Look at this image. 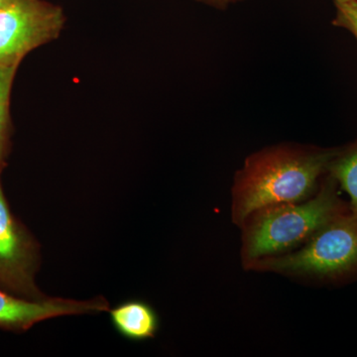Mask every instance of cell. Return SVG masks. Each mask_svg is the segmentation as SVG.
Here are the masks:
<instances>
[{"label": "cell", "mask_w": 357, "mask_h": 357, "mask_svg": "<svg viewBox=\"0 0 357 357\" xmlns=\"http://www.w3.org/2000/svg\"><path fill=\"white\" fill-rule=\"evenodd\" d=\"M337 150L280 144L250 155L232 185V222L241 227L259 208L309 199L318 191Z\"/></svg>", "instance_id": "1"}, {"label": "cell", "mask_w": 357, "mask_h": 357, "mask_svg": "<svg viewBox=\"0 0 357 357\" xmlns=\"http://www.w3.org/2000/svg\"><path fill=\"white\" fill-rule=\"evenodd\" d=\"M342 211L337 182L328 174L318 191L295 203L265 206L251 213L241 225V260L252 263L299 248Z\"/></svg>", "instance_id": "2"}, {"label": "cell", "mask_w": 357, "mask_h": 357, "mask_svg": "<svg viewBox=\"0 0 357 357\" xmlns=\"http://www.w3.org/2000/svg\"><path fill=\"white\" fill-rule=\"evenodd\" d=\"M357 268V218L342 213L299 248L258 260L248 268L298 278H328Z\"/></svg>", "instance_id": "3"}, {"label": "cell", "mask_w": 357, "mask_h": 357, "mask_svg": "<svg viewBox=\"0 0 357 357\" xmlns=\"http://www.w3.org/2000/svg\"><path fill=\"white\" fill-rule=\"evenodd\" d=\"M65 22L60 6L11 0L0 8V67H18L28 53L57 39Z\"/></svg>", "instance_id": "4"}, {"label": "cell", "mask_w": 357, "mask_h": 357, "mask_svg": "<svg viewBox=\"0 0 357 357\" xmlns=\"http://www.w3.org/2000/svg\"><path fill=\"white\" fill-rule=\"evenodd\" d=\"M37 264L36 243L14 218L0 182V288L30 299L43 298L35 285Z\"/></svg>", "instance_id": "5"}, {"label": "cell", "mask_w": 357, "mask_h": 357, "mask_svg": "<svg viewBox=\"0 0 357 357\" xmlns=\"http://www.w3.org/2000/svg\"><path fill=\"white\" fill-rule=\"evenodd\" d=\"M107 310L109 303L103 297L89 301L44 297L30 299L0 288V328L6 330L27 331L45 319Z\"/></svg>", "instance_id": "6"}, {"label": "cell", "mask_w": 357, "mask_h": 357, "mask_svg": "<svg viewBox=\"0 0 357 357\" xmlns=\"http://www.w3.org/2000/svg\"><path fill=\"white\" fill-rule=\"evenodd\" d=\"M109 317L116 332L133 342L153 338L159 331L158 314L144 301H126L110 310Z\"/></svg>", "instance_id": "7"}, {"label": "cell", "mask_w": 357, "mask_h": 357, "mask_svg": "<svg viewBox=\"0 0 357 357\" xmlns=\"http://www.w3.org/2000/svg\"><path fill=\"white\" fill-rule=\"evenodd\" d=\"M328 174L351 199V213L357 218V140L338 149L328 166Z\"/></svg>", "instance_id": "8"}, {"label": "cell", "mask_w": 357, "mask_h": 357, "mask_svg": "<svg viewBox=\"0 0 357 357\" xmlns=\"http://www.w3.org/2000/svg\"><path fill=\"white\" fill-rule=\"evenodd\" d=\"M18 67H0V166L6 155L9 130V102Z\"/></svg>", "instance_id": "9"}, {"label": "cell", "mask_w": 357, "mask_h": 357, "mask_svg": "<svg viewBox=\"0 0 357 357\" xmlns=\"http://www.w3.org/2000/svg\"><path fill=\"white\" fill-rule=\"evenodd\" d=\"M333 2L337 13L333 24L351 32L357 40V0Z\"/></svg>", "instance_id": "10"}, {"label": "cell", "mask_w": 357, "mask_h": 357, "mask_svg": "<svg viewBox=\"0 0 357 357\" xmlns=\"http://www.w3.org/2000/svg\"><path fill=\"white\" fill-rule=\"evenodd\" d=\"M199 1L206 2V3L211 4L213 6L225 7L231 2H236L237 0H199Z\"/></svg>", "instance_id": "11"}, {"label": "cell", "mask_w": 357, "mask_h": 357, "mask_svg": "<svg viewBox=\"0 0 357 357\" xmlns=\"http://www.w3.org/2000/svg\"><path fill=\"white\" fill-rule=\"evenodd\" d=\"M11 0H0V8H2V7L6 6V4H8L9 2H10Z\"/></svg>", "instance_id": "12"}, {"label": "cell", "mask_w": 357, "mask_h": 357, "mask_svg": "<svg viewBox=\"0 0 357 357\" xmlns=\"http://www.w3.org/2000/svg\"><path fill=\"white\" fill-rule=\"evenodd\" d=\"M333 1H344V0H333Z\"/></svg>", "instance_id": "13"}]
</instances>
